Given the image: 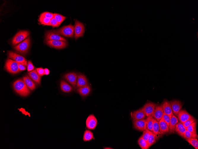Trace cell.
<instances>
[{
    "mask_svg": "<svg viewBox=\"0 0 198 149\" xmlns=\"http://www.w3.org/2000/svg\"><path fill=\"white\" fill-rule=\"evenodd\" d=\"M13 87L15 91L21 96H26L30 94L29 89L21 79L15 81L13 84Z\"/></svg>",
    "mask_w": 198,
    "mask_h": 149,
    "instance_id": "1",
    "label": "cell"
},
{
    "mask_svg": "<svg viewBox=\"0 0 198 149\" xmlns=\"http://www.w3.org/2000/svg\"><path fill=\"white\" fill-rule=\"evenodd\" d=\"M74 27L71 24L64 26L58 29L51 30L53 32L59 35L72 37L74 36Z\"/></svg>",
    "mask_w": 198,
    "mask_h": 149,
    "instance_id": "2",
    "label": "cell"
},
{
    "mask_svg": "<svg viewBox=\"0 0 198 149\" xmlns=\"http://www.w3.org/2000/svg\"><path fill=\"white\" fill-rule=\"evenodd\" d=\"M30 38L28 36L23 41L14 47L18 52L25 55L28 52L30 45Z\"/></svg>",
    "mask_w": 198,
    "mask_h": 149,
    "instance_id": "3",
    "label": "cell"
},
{
    "mask_svg": "<svg viewBox=\"0 0 198 149\" xmlns=\"http://www.w3.org/2000/svg\"><path fill=\"white\" fill-rule=\"evenodd\" d=\"M5 68L9 73L16 74L19 72L18 63L10 59H8L5 64Z\"/></svg>",
    "mask_w": 198,
    "mask_h": 149,
    "instance_id": "4",
    "label": "cell"
},
{
    "mask_svg": "<svg viewBox=\"0 0 198 149\" xmlns=\"http://www.w3.org/2000/svg\"><path fill=\"white\" fill-rule=\"evenodd\" d=\"M30 34L29 32L27 30H21L18 32L14 37L12 43L14 46L25 39Z\"/></svg>",
    "mask_w": 198,
    "mask_h": 149,
    "instance_id": "5",
    "label": "cell"
},
{
    "mask_svg": "<svg viewBox=\"0 0 198 149\" xmlns=\"http://www.w3.org/2000/svg\"><path fill=\"white\" fill-rule=\"evenodd\" d=\"M84 31L83 24L77 20L75 21L74 28V37L76 39L82 36Z\"/></svg>",
    "mask_w": 198,
    "mask_h": 149,
    "instance_id": "6",
    "label": "cell"
},
{
    "mask_svg": "<svg viewBox=\"0 0 198 149\" xmlns=\"http://www.w3.org/2000/svg\"><path fill=\"white\" fill-rule=\"evenodd\" d=\"M8 55L9 58L12 59L18 63L22 64L25 66L27 65L26 59L20 55L11 51H8Z\"/></svg>",
    "mask_w": 198,
    "mask_h": 149,
    "instance_id": "7",
    "label": "cell"
},
{
    "mask_svg": "<svg viewBox=\"0 0 198 149\" xmlns=\"http://www.w3.org/2000/svg\"><path fill=\"white\" fill-rule=\"evenodd\" d=\"M97 119L92 114L89 115L86 120V127L88 129L94 130L97 126Z\"/></svg>",
    "mask_w": 198,
    "mask_h": 149,
    "instance_id": "8",
    "label": "cell"
},
{
    "mask_svg": "<svg viewBox=\"0 0 198 149\" xmlns=\"http://www.w3.org/2000/svg\"><path fill=\"white\" fill-rule=\"evenodd\" d=\"M156 105V104L153 103L148 102L146 103L141 108L145 113L146 116L148 117L153 115Z\"/></svg>",
    "mask_w": 198,
    "mask_h": 149,
    "instance_id": "9",
    "label": "cell"
},
{
    "mask_svg": "<svg viewBox=\"0 0 198 149\" xmlns=\"http://www.w3.org/2000/svg\"><path fill=\"white\" fill-rule=\"evenodd\" d=\"M78 77V74L74 72L67 73L63 76L64 79L74 88L76 84Z\"/></svg>",
    "mask_w": 198,
    "mask_h": 149,
    "instance_id": "10",
    "label": "cell"
},
{
    "mask_svg": "<svg viewBox=\"0 0 198 149\" xmlns=\"http://www.w3.org/2000/svg\"><path fill=\"white\" fill-rule=\"evenodd\" d=\"M132 123L133 128L137 130L143 131L147 129L146 119L135 120Z\"/></svg>",
    "mask_w": 198,
    "mask_h": 149,
    "instance_id": "11",
    "label": "cell"
},
{
    "mask_svg": "<svg viewBox=\"0 0 198 149\" xmlns=\"http://www.w3.org/2000/svg\"><path fill=\"white\" fill-rule=\"evenodd\" d=\"M170 102L173 115L177 117L178 112L182 107V104L181 101L176 100H173Z\"/></svg>",
    "mask_w": 198,
    "mask_h": 149,
    "instance_id": "12",
    "label": "cell"
},
{
    "mask_svg": "<svg viewBox=\"0 0 198 149\" xmlns=\"http://www.w3.org/2000/svg\"><path fill=\"white\" fill-rule=\"evenodd\" d=\"M46 43L48 45L56 49H62L67 46L66 42L60 40H48Z\"/></svg>",
    "mask_w": 198,
    "mask_h": 149,
    "instance_id": "13",
    "label": "cell"
},
{
    "mask_svg": "<svg viewBox=\"0 0 198 149\" xmlns=\"http://www.w3.org/2000/svg\"><path fill=\"white\" fill-rule=\"evenodd\" d=\"M45 40H60L66 42V40L63 37L58 35L51 30L47 31L45 34Z\"/></svg>",
    "mask_w": 198,
    "mask_h": 149,
    "instance_id": "14",
    "label": "cell"
},
{
    "mask_svg": "<svg viewBox=\"0 0 198 149\" xmlns=\"http://www.w3.org/2000/svg\"><path fill=\"white\" fill-rule=\"evenodd\" d=\"M89 85V83L85 76L83 74H79L75 90Z\"/></svg>",
    "mask_w": 198,
    "mask_h": 149,
    "instance_id": "15",
    "label": "cell"
},
{
    "mask_svg": "<svg viewBox=\"0 0 198 149\" xmlns=\"http://www.w3.org/2000/svg\"><path fill=\"white\" fill-rule=\"evenodd\" d=\"M76 92L79 94L82 98H84L88 96L92 91V88L90 85H87L76 89Z\"/></svg>",
    "mask_w": 198,
    "mask_h": 149,
    "instance_id": "16",
    "label": "cell"
},
{
    "mask_svg": "<svg viewBox=\"0 0 198 149\" xmlns=\"http://www.w3.org/2000/svg\"><path fill=\"white\" fill-rule=\"evenodd\" d=\"M178 120L183 123L193 116L185 109H180L177 115Z\"/></svg>",
    "mask_w": 198,
    "mask_h": 149,
    "instance_id": "17",
    "label": "cell"
},
{
    "mask_svg": "<svg viewBox=\"0 0 198 149\" xmlns=\"http://www.w3.org/2000/svg\"><path fill=\"white\" fill-rule=\"evenodd\" d=\"M163 113L161 104H156L153 115V118L159 122L162 118Z\"/></svg>",
    "mask_w": 198,
    "mask_h": 149,
    "instance_id": "18",
    "label": "cell"
},
{
    "mask_svg": "<svg viewBox=\"0 0 198 149\" xmlns=\"http://www.w3.org/2000/svg\"><path fill=\"white\" fill-rule=\"evenodd\" d=\"M161 104L164 113L167 115L171 118L173 115L172 113L170 102L168 100L165 99Z\"/></svg>",
    "mask_w": 198,
    "mask_h": 149,
    "instance_id": "19",
    "label": "cell"
},
{
    "mask_svg": "<svg viewBox=\"0 0 198 149\" xmlns=\"http://www.w3.org/2000/svg\"><path fill=\"white\" fill-rule=\"evenodd\" d=\"M131 116L133 121L135 120L144 119L146 117V115L140 108L137 110L131 112Z\"/></svg>",
    "mask_w": 198,
    "mask_h": 149,
    "instance_id": "20",
    "label": "cell"
},
{
    "mask_svg": "<svg viewBox=\"0 0 198 149\" xmlns=\"http://www.w3.org/2000/svg\"><path fill=\"white\" fill-rule=\"evenodd\" d=\"M60 87L61 91L65 93H70L75 90L73 87L64 80L61 81L60 83Z\"/></svg>",
    "mask_w": 198,
    "mask_h": 149,
    "instance_id": "21",
    "label": "cell"
},
{
    "mask_svg": "<svg viewBox=\"0 0 198 149\" xmlns=\"http://www.w3.org/2000/svg\"><path fill=\"white\" fill-rule=\"evenodd\" d=\"M30 78L37 85H39L41 83V78L37 73L36 70L29 72L28 73Z\"/></svg>",
    "mask_w": 198,
    "mask_h": 149,
    "instance_id": "22",
    "label": "cell"
},
{
    "mask_svg": "<svg viewBox=\"0 0 198 149\" xmlns=\"http://www.w3.org/2000/svg\"><path fill=\"white\" fill-rule=\"evenodd\" d=\"M153 134L154 135L155 139L157 140L162 136L161 133L159 125V122L156 120L154 119V121L153 126Z\"/></svg>",
    "mask_w": 198,
    "mask_h": 149,
    "instance_id": "23",
    "label": "cell"
},
{
    "mask_svg": "<svg viewBox=\"0 0 198 149\" xmlns=\"http://www.w3.org/2000/svg\"><path fill=\"white\" fill-rule=\"evenodd\" d=\"M160 131L162 135L167 134L169 131V128L163 118L159 122Z\"/></svg>",
    "mask_w": 198,
    "mask_h": 149,
    "instance_id": "24",
    "label": "cell"
},
{
    "mask_svg": "<svg viewBox=\"0 0 198 149\" xmlns=\"http://www.w3.org/2000/svg\"><path fill=\"white\" fill-rule=\"evenodd\" d=\"M22 79L30 90H33L36 88V85L35 83L28 76H24Z\"/></svg>",
    "mask_w": 198,
    "mask_h": 149,
    "instance_id": "25",
    "label": "cell"
},
{
    "mask_svg": "<svg viewBox=\"0 0 198 149\" xmlns=\"http://www.w3.org/2000/svg\"><path fill=\"white\" fill-rule=\"evenodd\" d=\"M178 122L177 118L173 115L170 118L169 128V133L170 134L174 133L176 124Z\"/></svg>",
    "mask_w": 198,
    "mask_h": 149,
    "instance_id": "26",
    "label": "cell"
},
{
    "mask_svg": "<svg viewBox=\"0 0 198 149\" xmlns=\"http://www.w3.org/2000/svg\"><path fill=\"white\" fill-rule=\"evenodd\" d=\"M186 129L182 123H178L176 125L175 131L179 136L183 137Z\"/></svg>",
    "mask_w": 198,
    "mask_h": 149,
    "instance_id": "27",
    "label": "cell"
},
{
    "mask_svg": "<svg viewBox=\"0 0 198 149\" xmlns=\"http://www.w3.org/2000/svg\"><path fill=\"white\" fill-rule=\"evenodd\" d=\"M94 139L93 133L90 130L86 129L84 132L83 140L84 142L90 141Z\"/></svg>",
    "mask_w": 198,
    "mask_h": 149,
    "instance_id": "28",
    "label": "cell"
},
{
    "mask_svg": "<svg viewBox=\"0 0 198 149\" xmlns=\"http://www.w3.org/2000/svg\"><path fill=\"white\" fill-rule=\"evenodd\" d=\"M154 119L153 115L147 117L146 119L147 128L152 133Z\"/></svg>",
    "mask_w": 198,
    "mask_h": 149,
    "instance_id": "29",
    "label": "cell"
},
{
    "mask_svg": "<svg viewBox=\"0 0 198 149\" xmlns=\"http://www.w3.org/2000/svg\"><path fill=\"white\" fill-rule=\"evenodd\" d=\"M138 143L142 149H148L149 148L147 142L140 137L138 140Z\"/></svg>",
    "mask_w": 198,
    "mask_h": 149,
    "instance_id": "30",
    "label": "cell"
},
{
    "mask_svg": "<svg viewBox=\"0 0 198 149\" xmlns=\"http://www.w3.org/2000/svg\"><path fill=\"white\" fill-rule=\"evenodd\" d=\"M53 14V18L58 23L59 26L66 18V17L58 13H54Z\"/></svg>",
    "mask_w": 198,
    "mask_h": 149,
    "instance_id": "31",
    "label": "cell"
},
{
    "mask_svg": "<svg viewBox=\"0 0 198 149\" xmlns=\"http://www.w3.org/2000/svg\"><path fill=\"white\" fill-rule=\"evenodd\" d=\"M186 140L195 149H198V140L196 138H189Z\"/></svg>",
    "mask_w": 198,
    "mask_h": 149,
    "instance_id": "32",
    "label": "cell"
},
{
    "mask_svg": "<svg viewBox=\"0 0 198 149\" xmlns=\"http://www.w3.org/2000/svg\"><path fill=\"white\" fill-rule=\"evenodd\" d=\"M197 137V133H194L186 130L183 136V138L187 139L189 138H196Z\"/></svg>",
    "mask_w": 198,
    "mask_h": 149,
    "instance_id": "33",
    "label": "cell"
},
{
    "mask_svg": "<svg viewBox=\"0 0 198 149\" xmlns=\"http://www.w3.org/2000/svg\"><path fill=\"white\" fill-rule=\"evenodd\" d=\"M197 122L194 121L190 124L186 128V130L194 133H196Z\"/></svg>",
    "mask_w": 198,
    "mask_h": 149,
    "instance_id": "34",
    "label": "cell"
},
{
    "mask_svg": "<svg viewBox=\"0 0 198 149\" xmlns=\"http://www.w3.org/2000/svg\"><path fill=\"white\" fill-rule=\"evenodd\" d=\"M147 142L149 147L154 144L156 142L155 136L151 131L148 138Z\"/></svg>",
    "mask_w": 198,
    "mask_h": 149,
    "instance_id": "35",
    "label": "cell"
},
{
    "mask_svg": "<svg viewBox=\"0 0 198 149\" xmlns=\"http://www.w3.org/2000/svg\"><path fill=\"white\" fill-rule=\"evenodd\" d=\"M39 21L41 24L47 25L49 23L50 19L43 17L41 15L39 18Z\"/></svg>",
    "mask_w": 198,
    "mask_h": 149,
    "instance_id": "36",
    "label": "cell"
},
{
    "mask_svg": "<svg viewBox=\"0 0 198 149\" xmlns=\"http://www.w3.org/2000/svg\"><path fill=\"white\" fill-rule=\"evenodd\" d=\"M196 121L195 119L193 116L192 117L190 118L185 122L182 123L185 128H186L192 123L194 121Z\"/></svg>",
    "mask_w": 198,
    "mask_h": 149,
    "instance_id": "37",
    "label": "cell"
},
{
    "mask_svg": "<svg viewBox=\"0 0 198 149\" xmlns=\"http://www.w3.org/2000/svg\"><path fill=\"white\" fill-rule=\"evenodd\" d=\"M150 132L151 131L147 129L143 131V134L141 137L145 140L147 142L148 138L150 134Z\"/></svg>",
    "mask_w": 198,
    "mask_h": 149,
    "instance_id": "38",
    "label": "cell"
},
{
    "mask_svg": "<svg viewBox=\"0 0 198 149\" xmlns=\"http://www.w3.org/2000/svg\"><path fill=\"white\" fill-rule=\"evenodd\" d=\"M47 25L52 26L53 27L59 26L58 23L54 18L50 19Z\"/></svg>",
    "mask_w": 198,
    "mask_h": 149,
    "instance_id": "39",
    "label": "cell"
},
{
    "mask_svg": "<svg viewBox=\"0 0 198 149\" xmlns=\"http://www.w3.org/2000/svg\"><path fill=\"white\" fill-rule=\"evenodd\" d=\"M40 15L43 17L49 18L50 19H51L54 17L53 14L52 13L49 12H44L42 13Z\"/></svg>",
    "mask_w": 198,
    "mask_h": 149,
    "instance_id": "40",
    "label": "cell"
},
{
    "mask_svg": "<svg viewBox=\"0 0 198 149\" xmlns=\"http://www.w3.org/2000/svg\"><path fill=\"white\" fill-rule=\"evenodd\" d=\"M162 118L168 127L169 126L170 118L169 116L164 113Z\"/></svg>",
    "mask_w": 198,
    "mask_h": 149,
    "instance_id": "41",
    "label": "cell"
},
{
    "mask_svg": "<svg viewBox=\"0 0 198 149\" xmlns=\"http://www.w3.org/2000/svg\"><path fill=\"white\" fill-rule=\"evenodd\" d=\"M27 71L30 72L33 70L34 69V67L30 61H28L27 64Z\"/></svg>",
    "mask_w": 198,
    "mask_h": 149,
    "instance_id": "42",
    "label": "cell"
},
{
    "mask_svg": "<svg viewBox=\"0 0 198 149\" xmlns=\"http://www.w3.org/2000/svg\"><path fill=\"white\" fill-rule=\"evenodd\" d=\"M38 74L40 76H42L44 75V69L42 68H38L36 69Z\"/></svg>",
    "mask_w": 198,
    "mask_h": 149,
    "instance_id": "43",
    "label": "cell"
},
{
    "mask_svg": "<svg viewBox=\"0 0 198 149\" xmlns=\"http://www.w3.org/2000/svg\"><path fill=\"white\" fill-rule=\"evenodd\" d=\"M18 68L20 71H22L26 70L25 65L21 63H18Z\"/></svg>",
    "mask_w": 198,
    "mask_h": 149,
    "instance_id": "44",
    "label": "cell"
},
{
    "mask_svg": "<svg viewBox=\"0 0 198 149\" xmlns=\"http://www.w3.org/2000/svg\"><path fill=\"white\" fill-rule=\"evenodd\" d=\"M44 75H48L49 74L50 71L47 68H45L44 69Z\"/></svg>",
    "mask_w": 198,
    "mask_h": 149,
    "instance_id": "45",
    "label": "cell"
},
{
    "mask_svg": "<svg viewBox=\"0 0 198 149\" xmlns=\"http://www.w3.org/2000/svg\"><path fill=\"white\" fill-rule=\"evenodd\" d=\"M104 149H112V148H109V147L108 148H108L106 147L105 148H104Z\"/></svg>",
    "mask_w": 198,
    "mask_h": 149,
    "instance_id": "46",
    "label": "cell"
}]
</instances>
